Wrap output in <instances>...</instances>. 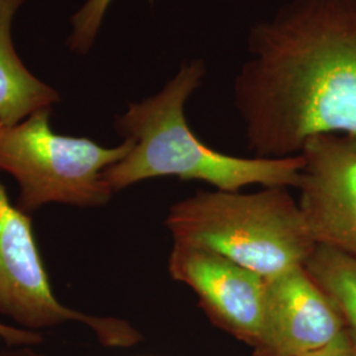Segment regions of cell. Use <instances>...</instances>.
Returning a JSON list of instances; mask_svg holds the SVG:
<instances>
[{"label":"cell","instance_id":"cell-1","mask_svg":"<svg viewBox=\"0 0 356 356\" xmlns=\"http://www.w3.org/2000/svg\"><path fill=\"white\" fill-rule=\"evenodd\" d=\"M234 81L248 148L300 154L309 138H356V0H289L248 35Z\"/></svg>","mask_w":356,"mask_h":356},{"label":"cell","instance_id":"cell-14","mask_svg":"<svg viewBox=\"0 0 356 356\" xmlns=\"http://www.w3.org/2000/svg\"><path fill=\"white\" fill-rule=\"evenodd\" d=\"M0 356H44L40 355L38 353H35V351H32V350H29V348H26V346L24 347H22V348H19V350H13V351H0Z\"/></svg>","mask_w":356,"mask_h":356},{"label":"cell","instance_id":"cell-10","mask_svg":"<svg viewBox=\"0 0 356 356\" xmlns=\"http://www.w3.org/2000/svg\"><path fill=\"white\" fill-rule=\"evenodd\" d=\"M307 273L342 313L356 334V260L330 247L317 245L306 260Z\"/></svg>","mask_w":356,"mask_h":356},{"label":"cell","instance_id":"cell-8","mask_svg":"<svg viewBox=\"0 0 356 356\" xmlns=\"http://www.w3.org/2000/svg\"><path fill=\"white\" fill-rule=\"evenodd\" d=\"M347 323L305 267L267 280L263 330L254 356H301L337 341Z\"/></svg>","mask_w":356,"mask_h":356},{"label":"cell","instance_id":"cell-15","mask_svg":"<svg viewBox=\"0 0 356 356\" xmlns=\"http://www.w3.org/2000/svg\"><path fill=\"white\" fill-rule=\"evenodd\" d=\"M1 342H3V339H0V343H1Z\"/></svg>","mask_w":356,"mask_h":356},{"label":"cell","instance_id":"cell-5","mask_svg":"<svg viewBox=\"0 0 356 356\" xmlns=\"http://www.w3.org/2000/svg\"><path fill=\"white\" fill-rule=\"evenodd\" d=\"M0 313L31 331L79 322L110 346L135 343L138 338L123 321L88 316L57 300L35 241L31 218L10 201L1 182Z\"/></svg>","mask_w":356,"mask_h":356},{"label":"cell","instance_id":"cell-13","mask_svg":"<svg viewBox=\"0 0 356 356\" xmlns=\"http://www.w3.org/2000/svg\"><path fill=\"white\" fill-rule=\"evenodd\" d=\"M0 339L8 346L23 347V346H33L42 342V337L36 331L26 329H16L0 322Z\"/></svg>","mask_w":356,"mask_h":356},{"label":"cell","instance_id":"cell-4","mask_svg":"<svg viewBox=\"0 0 356 356\" xmlns=\"http://www.w3.org/2000/svg\"><path fill=\"white\" fill-rule=\"evenodd\" d=\"M51 113L42 108L13 127H0V170L20 188L16 206L29 214L47 204H108L114 193L103 182V172L131 152L134 140L106 148L86 138L54 134Z\"/></svg>","mask_w":356,"mask_h":356},{"label":"cell","instance_id":"cell-12","mask_svg":"<svg viewBox=\"0 0 356 356\" xmlns=\"http://www.w3.org/2000/svg\"><path fill=\"white\" fill-rule=\"evenodd\" d=\"M301 356H356V334L347 327L332 343Z\"/></svg>","mask_w":356,"mask_h":356},{"label":"cell","instance_id":"cell-9","mask_svg":"<svg viewBox=\"0 0 356 356\" xmlns=\"http://www.w3.org/2000/svg\"><path fill=\"white\" fill-rule=\"evenodd\" d=\"M23 3L0 0V127H13L60 102L58 91L33 76L13 47V17Z\"/></svg>","mask_w":356,"mask_h":356},{"label":"cell","instance_id":"cell-7","mask_svg":"<svg viewBox=\"0 0 356 356\" xmlns=\"http://www.w3.org/2000/svg\"><path fill=\"white\" fill-rule=\"evenodd\" d=\"M168 269L173 280L195 293L216 326L251 347L259 343L266 310V277L214 251L177 242H173Z\"/></svg>","mask_w":356,"mask_h":356},{"label":"cell","instance_id":"cell-11","mask_svg":"<svg viewBox=\"0 0 356 356\" xmlns=\"http://www.w3.org/2000/svg\"><path fill=\"white\" fill-rule=\"evenodd\" d=\"M111 3L113 0H88L73 15L70 20L72 32L67 38L70 51L86 54L91 49Z\"/></svg>","mask_w":356,"mask_h":356},{"label":"cell","instance_id":"cell-2","mask_svg":"<svg viewBox=\"0 0 356 356\" xmlns=\"http://www.w3.org/2000/svg\"><path fill=\"white\" fill-rule=\"evenodd\" d=\"M204 61L181 65L161 91L138 103L115 120V129L132 139L127 156L103 172V182L113 193L156 177L200 181L216 191H241L250 185L264 188L298 186L304 159H244L218 152L206 145L189 127L185 103L201 86Z\"/></svg>","mask_w":356,"mask_h":356},{"label":"cell","instance_id":"cell-6","mask_svg":"<svg viewBox=\"0 0 356 356\" xmlns=\"http://www.w3.org/2000/svg\"><path fill=\"white\" fill-rule=\"evenodd\" d=\"M300 154L298 204L314 242L356 260L355 136L316 135Z\"/></svg>","mask_w":356,"mask_h":356},{"label":"cell","instance_id":"cell-3","mask_svg":"<svg viewBox=\"0 0 356 356\" xmlns=\"http://www.w3.org/2000/svg\"><path fill=\"white\" fill-rule=\"evenodd\" d=\"M165 226L173 242L214 251L267 280L305 266L317 248L288 188L198 191L170 207Z\"/></svg>","mask_w":356,"mask_h":356}]
</instances>
